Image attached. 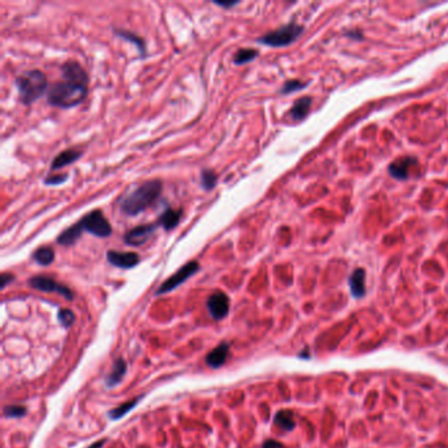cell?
<instances>
[{
  "label": "cell",
  "instance_id": "obj_1",
  "mask_svg": "<svg viewBox=\"0 0 448 448\" xmlns=\"http://www.w3.org/2000/svg\"><path fill=\"white\" fill-rule=\"evenodd\" d=\"M163 183L159 179L146 180L119 199V208L122 214L136 217L153 207L162 196Z\"/></svg>",
  "mask_w": 448,
  "mask_h": 448
},
{
  "label": "cell",
  "instance_id": "obj_2",
  "mask_svg": "<svg viewBox=\"0 0 448 448\" xmlns=\"http://www.w3.org/2000/svg\"><path fill=\"white\" fill-rule=\"evenodd\" d=\"M15 87L23 106H32L49 91V81L41 70H27L15 79Z\"/></svg>",
  "mask_w": 448,
  "mask_h": 448
},
{
  "label": "cell",
  "instance_id": "obj_3",
  "mask_svg": "<svg viewBox=\"0 0 448 448\" xmlns=\"http://www.w3.org/2000/svg\"><path fill=\"white\" fill-rule=\"evenodd\" d=\"M88 95V85L76 84L71 81H55L46 94L48 104L62 109H70L84 102Z\"/></svg>",
  "mask_w": 448,
  "mask_h": 448
},
{
  "label": "cell",
  "instance_id": "obj_4",
  "mask_svg": "<svg viewBox=\"0 0 448 448\" xmlns=\"http://www.w3.org/2000/svg\"><path fill=\"white\" fill-rule=\"evenodd\" d=\"M302 32H304V27L299 25L295 21H291L289 24L283 25L275 31L263 34L256 38L255 42L268 46V48H284V46L293 44L301 36Z\"/></svg>",
  "mask_w": 448,
  "mask_h": 448
},
{
  "label": "cell",
  "instance_id": "obj_5",
  "mask_svg": "<svg viewBox=\"0 0 448 448\" xmlns=\"http://www.w3.org/2000/svg\"><path fill=\"white\" fill-rule=\"evenodd\" d=\"M79 222L84 233H88L98 238H107L112 235V225L100 209L88 212L79 220Z\"/></svg>",
  "mask_w": 448,
  "mask_h": 448
},
{
  "label": "cell",
  "instance_id": "obj_6",
  "mask_svg": "<svg viewBox=\"0 0 448 448\" xmlns=\"http://www.w3.org/2000/svg\"><path fill=\"white\" fill-rule=\"evenodd\" d=\"M200 271V264H199V261L196 260H191L187 261L183 267H180L172 276L167 279L166 282H163L160 284V287L158 288V291L155 292L156 296H160V295H164V293H168L173 289H176L177 287H180L182 284L187 282L188 279L192 278L195 274Z\"/></svg>",
  "mask_w": 448,
  "mask_h": 448
},
{
  "label": "cell",
  "instance_id": "obj_7",
  "mask_svg": "<svg viewBox=\"0 0 448 448\" xmlns=\"http://www.w3.org/2000/svg\"><path fill=\"white\" fill-rule=\"evenodd\" d=\"M28 285L33 289H37L41 292H48V293H58L62 297H65L66 300H72L74 299V293L68 287L58 283L55 279L50 278V276H44V275H37L33 276L28 280Z\"/></svg>",
  "mask_w": 448,
  "mask_h": 448
},
{
  "label": "cell",
  "instance_id": "obj_8",
  "mask_svg": "<svg viewBox=\"0 0 448 448\" xmlns=\"http://www.w3.org/2000/svg\"><path fill=\"white\" fill-rule=\"evenodd\" d=\"M160 225L158 221L151 222V224H142L138 226H134L130 230H128L122 237V241L126 246H132V247H139L153 238L155 234L156 229L159 228Z\"/></svg>",
  "mask_w": 448,
  "mask_h": 448
},
{
  "label": "cell",
  "instance_id": "obj_9",
  "mask_svg": "<svg viewBox=\"0 0 448 448\" xmlns=\"http://www.w3.org/2000/svg\"><path fill=\"white\" fill-rule=\"evenodd\" d=\"M207 308L212 318L216 321L224 319L229 314V309H230V301H229L228 295L221 291L213 292L208 297Z\"/></svg>",
  "mask_w": 448,
  "mask_h": 448
},
{
  "label": "cell",
  "instance_id": "obj_10",
  "mask_svg": "<svg viewBox=\"0 0 448 448\" xmlns=\"http://www.w3.org/2000/svg\"><path fill=\"white\" fill-rule=\"evenodd\" d=\"M61 75L65 81H71V83L83 85H88L89 83L88 74L78 61H66L61 66Z\"/></svg>",
  "mask_w": 448,
  "mask_h": 448
},
{
  "label": "cell",
  "instance_id": "obj_11",
  "mask_svg": "<svg viewBox=\"0 0 448 448\" xmlns=\"http://www.w3.org/2000/svg\"><path fill=\"white\" fill-rule=\"evenodd\" d=\"M107 260L109 264L115 265L121 270H132L139 264L141 256L134 251H117V250H108L107 251Z\"/></svg>",
  "mask_w": 448,
  "mask_h": 448
},
{
  "label": "cell",
  "instance_id": "obj_12",
  "mask_svg": "<svg viewBox=\"0 0 448 448\" xmlns=\"http://www.w3.org/2000/svg\"><path fill=\"white\" fill-rule=\"evenodd\" d=\"M83 155V150L78 149H66L63 151L54 156V159L51 160L50 163V172L53 173L54 171L61 170V168H65V167L70 166L72 163L78 162L79 159Z\"/></svg>",
  "mask_w": 448,
  "mask_h": 448
},
{
  "label": "cell",
  "instance_id": "obj_13",
  "mask_svg": "<svg viewBox=\"0 0 448 448\" xmlns=\"http://www.w3.org/2000/svg\"><path fill=\"white\" fill-rule=\"evenodd\" d=\"M113 34H115L116 37L126 41V42H130V44L137 49V51H138V57L141 58V59L147 57L146 42H145V40H143L142 37H139L138 34H136L132 31L121 29V28H113Z\"/></svg>",
  "mask_w": 448,
  "mask_h": 448
},
{
  "label": "cell",
  "instance_id": "obj_14",
  "mask_svg": "<svg viewBox=\"0 0 448 448\" xmlns=\"http://www.w3.org/2000/svg\"><path fill=\"white\" fill-rule=\"evenodd\" d=\"M84 230L81 228L80 222H76V224L71 225L66 228L65 230L61 231L59 234L55 238V242L61 246H65V247H70V246H74V244L78 243V241L81 238Z\"/></svg>",
  "mask_w": 448,
  "mask_h": 448
},
{
  "label": "cell",
  "instance_id": "obj_15",
  "mask_svg": "<svg viewBox=\"0 0 448 448\" xmlns=\"http://www.w3.org/2000/svg\"><path fill=\"white\" fill-rule=\"evenodd\" d=\"M182 218H183V209L182 208L173 209V208L168 207L159 214V217L156 221L159 222V225L164 230L171 231L180 224Z\"/></svg>",
  "mask_w": 448,
  "mask_h": 448
},
{
  "label": "cell",
  "instance_id": "obj_16",
  "mask_svg": "<svg viewBox=\"0 0 448 448\" xmlns=\"http://www.w3.org/2000/svg\"><path fill=\"white\" fill-rule=\"evenodd\" d=\"M417 163V159L413 156H406V158H400V159L394 160L393 163L389 164V173L392 176L398 180H405L409 177V171L413 164Z\"/></svg>",
  "mask_w": 448,
  "mask_h": 448
},
{
  "label": "cell",
  "instance_id": "obj_17",
  "mask_svg": "<svg viewBox=\"0 0 448 448\" xmlns=\"http://www.w3.org/2000/svg\"><path fill=\"white\" fill-rule=\"evenodd\" d=\"M229 348H230L229 343H221L216 348H213L205 357L208 366L212 367V368H220V367L224 366L226 359H228Z\"/></svg>",
  "mask_w": 448,
  "mask_h": 448
},
{
  "label": "cell",
  "instance_id": "obj_18",
  "mask_svg": "<svg viewBox=\"0 0 448 448\" xmlns=\"http://www.w3.org/2000/svg\"><path fill=\"white\" fill-rule=\"evenodd\" d=\"M351 293L355 299H360L366 295V271L357 268L352 272L350 278Z\"/></svg>",
  "mask_w": 448,
  "mask_h": 448
},
{
  "label": "cell",
  "instance_id": "obj_19",
  "mask_svg": "<svg viewBox=\"0 0 448 448\" xmlns=\"http://www.w3.org/2000/svg\"><path fill=\"white\" fill-rule=\"evenodd\" d=\"M310 104H312V99L309 96H304V98L297 99L293 103L291 111H289L291 119L295 120V121H301V120L305 119L310 111Z\"/></svg>",
  "mask_w": 448,
  "mask_h": 448
},
{
  "label": "cell",
  "instance_id": "obj_20",
  "mask_svg": "<svg viewBox=\"0 0 448 448\" xmlns=\"http://www.w3.org/2000/svg\"><path fill=\"white\" fill-rule=\"evenodd\" d=\"M126 371H128V366H126V362L122 357H119L116 360L115 364H113V368L111 371V374L106 377V384L108 388H113L115 385H117L119 383H121V380L125 376Z\"/></svg>",
  "mask_w": 448,
  "mask_h": 448
},
{
  "label": "cell",
  "instance_id": "obj_21",
  "mask_svg": "<svg viewBox=\"0 0 448 448\" xmlns=\"http://www.w3.org/2000/svg\"><path fill=\"white\" fill-rule=\"evenodd\" d=\"M32 259H33L37 264L48 267V265H50L51 263H54L55 260L54 248L50 247V246H41V247L34 250V252L32 254Z\"/></svg>",
  "mask_w": 448,
  "mask_h": 448
},
{
  "label": "cell",
  "instance_id": "obj_22",
  "mask_svg": "<svg viewBox=\"0 0 448 448\" xmlns=\"http://www.w3.org/2000/svg\"><path fill=\"white\" fill-rule=\"evenodd\" d=\"M259 57V51L252 48H242L233 55V63L237 66L246 65L248 62L255 61Z\"/></svg>",
  "mask_w": 448,
  "mask_h": 448
},
{
  "label": "cell",
  "instance_id": "obj_23",
  "mask_svg": "<svg viewBox=\"0 0 448 448\" xmlns=\"http://www.w3.org/2000/svg\"><path fill=\"white\" fill-rule=\"evenodd\" d=\"M218 183L217 173L214 172L212 168H203L200 172V184L205 192H211L216 188Z\"/></svg>",
  "mask_w": 448,
  "mask_h": 448
},
{
  "label": "cell",
  "instance_id": "obj_24",
  "mask_svg": "<svg viewBox=\"0 0 448 448\" xmlns=\"http://www.w3.org/2000/svg\"><path fill=\"white\" fill-rule=\"evenodd\" d=\"M274 422H275V424H278L279 427L285 430V431H292L296 426L293 413L289 410H282L276 413Z\"/></svg>",
  "mask_w": 448,
  "mask_h": 448
},
{
  "label": "cell",
  "instance_id": "obj_25",
  "mask_svg": "<svg viewBox=\"0 0 448 448\" xmlns=\"http://www.w3.org/2000/svg\"><path fill=\"white\" fill-rule=\"evenodd\" d=\"M142 398H143V396H141V397H138V398H133V400L128 401V402H125V404L120 405L119 407H115V409H112V410L108 413L109 418H111V419H113V421H115V419H120V418H122L124 415L128 414V413H129L132 409H134V407L137 406V404H138L139 401L142 400Z\"/></svg>",
  "mask_w": 448,
  "mask_h": 448
},
{
  "label": "cell",
  "instance_id": "obj_26",
  "mask_svg": "<svg viewBox=\"0 0 448 448\" xmlns=\"http://www.w3.org/2000/svg\"><path fill=\"white\" fill-rule=\"evenodd\" d=\"M68 180V173H50L44 179V184L48 187H57L66 183Z\"/></svg>",
  "mask_w": 448,
  "mask_h": 448
},
{
  "label": "cell",
  "instance_id": "obj_27",
  "mask_svg": "<svg viewBox=\"0 0 448 448\" xmlns=\"http://www.w3.org/2000/svg\"><path fill=\"white\" fill-rule=\"evenodd\" d=\"M305 87H306L305 83H302V81L300 80H296V79H292V80H287L284 84H283L282 89H280V94H282V95H288V94L300 91V89L305 88Z\"/></svg>",
  "mask_w": 448,
  "mask_h": 448
},
{
  "label": "cell",
  "instance_id": "obj_28",
  "mask_svg": "<svg viewBox=\"0 0 448 448\" xmlns=\"http://www.w3.org/2000/svg\"><path fill=\"white\" fill-rule=\"evenodd\" d=\"M4 415L10 418H20L27 414V407L20 406V405H8L4 407Z\"/></svg>",
  "mask_w": 448,
  "mask_h": 448
},
{
  "label": "cell",
  "instance_id": "obj_29",
  "mask_svg": "<svg viewBox=\"0 0 448 448\" xmlns=\"http://www.w3.org/2000/svg\"><path fill=\"white\" fill-rule=\"evenodd\" d=\"M58 319H59V322H61V325L63 327L68 329L74 323L75 314L70 309H59V312H58Z\"/></svg>",
  "mask_w": 448,
  "mask_h": 448
},
{
  "label": "cell",
  "instance_id": "obj_30",
  "mask_svg": "<svg viewBox=\"0 0 448 448\" xmlns=\"http://www.w3.org/2000/svg\"><path fill=\"white\" fill-rule=\"evenodd\" d=\"M212 3H213L214 6H217V7L224 8V10H231V8L239 6L241 2H239V0H230V2H217V0H213Z\"/></svg>",
  "mask_w": 448,
  "mask_h": 448
},
{
  "label": "cell",
  "instance_id": "obj_31",
  "mask_svg": "<svg viewBox=\"0 0 448 448\" xmlns=\"http://www.w3.org/2000/svg\"><path fill=\"white\" fill-rule=\"evenodd\" d=\"M15 275L14 274H8V272H4L2 274V278H0V289H6L7 285H10L11 283L15 282Z\"/></svg>",
  "mask_w": 448,
  "mask_h": 448
},
{
  "label": "cell",
  "instance_id": "obj_32",
  "mask_svg": "<svg viewBox=\"0 0 448 448\" xmlns=\"http://www.w3.org/2000/svg\"><path fill=\"white\" fill-rule=\"evenodd\" d=\"M263 448H285V447L282 444V443L270 439V440H265L264 443H263Z\"/></svg>",
  "mask_w": 448,
  "mask_h": 448
},
{
  "label": "cell",
  "instance_id": "obj_33",
  "mask_svg": "<svg viewBox=\"0 0 448 448\" xmlns=\"http://www.w3.org/2000/svg\"><path fill=\"white\" fill-rule=\"evenodd\" d=\"M104 443H106V440H104V439H102V440L96 441V443H94L92 445H89L88 448H102L103 445H104Z\"/></svg>",
  "mask_w": 448,
  "mask_h": 448
}]
</instances>
